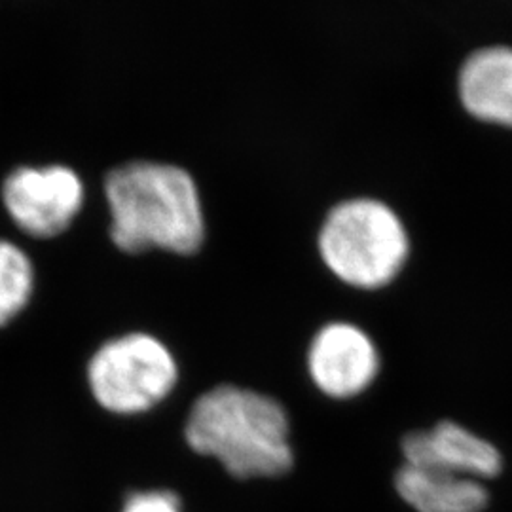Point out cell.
I'll return each mask as SVG.
<instances>
[{
  "label": "cell",
  "instance_id": "cell-1",
  "mask_svg": "<svg viewBox=\"0 0 512 512\" xmlns=\"http://www.w3.org/2000/svg\"><path fill=\"white\" fill-rule=\"evenodd\" d=\"M183 439L192 454L236 482L279 480L296 465L289 408L247 385H215L198 395Z\"/></svg>",
  "mask_w": 512,
  "mask_h": 512
},
{
  "label": "cell",
  "instance_id": "cell-2",
  "mask_svg": "<svg viewBox=\"0 0 512 512\" xmlns=\"http://www.w3.org/2000/svg\"><path fill=\"white\" fill-rule=\"evenodd\" d=\"M109 239L126 256L192 258L202 253L207 219L200 186L181 165L133 160L103 177Z\"/></svg>",
  "mask_w": 512,
  "mask_h": 512
},
{
  "label": "cell",
  "instance_id": "cell-3",
  "mask_svg": "<svg viewBox=\"0 0 512 512\" xmlns=\"http://www.w3.org/2000/svg\"><path fill=\"white\" fill-rule=\"evenodd\" d=\"M403 222L382 202L351 198L334 203L315 234L325 272L355 291H378L403 270L408 258Z\"/></svg>",
  "mask_w": 512,
  "mask_h": 512
},
{
  "label": "cell",
  "instance_id": "cell-4",
  "mask_svg": "<svg viewBox=\"0 0 512 512\" xmlns=\"http://www.w3.org/2000/svg\"><path fill=\"white\" fill-rule=\"evenodd\" d=\"M181 380L175 351L147 330H129L105 340L86 365L93 403L120 420L154 414L173 399Z\"/></svg>",
  "mask_w": 512,
  "mask_h": 512
},
{
  "label": "cell",
  "instance_id": "cell-5",
  "mask_svg": "<svg viewBox=\"0 0 512 512\" xmlns=\"http://www.w3.org/2000/svg\"><path fill=\"white\" fill-rule=\"evenodd\" d=\"M88 188L78 171L63 164L19 165L0 186V202L18 238H63L86 207Z\"/></svg>",
  "mask_w": 512,
  "mask_h": 512
},
{
  "label": "cell",
  "instance_id": "cell-6",
  "mask_svg": "<svg viewBox=\"0 0 512 512\" xmlns=\"http://www.w3.org/2000/svg\"><path fill=\"white\" fill-rule=\"evenodd\" d=\"M380 351L363 327L330 319L311 334L304 370L311 389L332 403L361 397L380 374Z\"/></svg>",
  "mask_w": 512,
  "mask_h": 512
},
{
  "label": "cell",
  "instance_id": "cell-7",
  "mask_svg": "<svg viewBox=\"0 0 512 512\" xmlns=\"http://www.w3.org/2000/svg\"><path fill=\"white\" fill-rule=\"evenodd\" d=\"M401 450L404 465L480 482L499 475L503 467V458L490 440L478 437L454 421H442L431 431L406 435Z\"/></svg>",
  "mask_w": 512,
  "mask_h": 512
},
{
  "label": "cell",
  "instance_id": "cell-8",
  "mask_svg": "<svg viewBox=\"0 0 512 512\" xmlns=\"http://www.w3.org/2000/svg\"><path fill=\"white\" fill-rule=\"evenodd\" d=\"M459 95L476 118L512 128V50L488 48L467 59Z\"/></svg>",
  "mask_w": 512,
  "mask_h": 512
},
{
  "label": "cell",
  "instance_id": "cell-9",
  "mask_svg": "<svg viewBox=\"0 0 512 512\" xmlns=\"http://www.w3.org/2000/svg\"><path fill=\"white\" fill-rule=\"evenodd\" d=\"M395 490L416 512H482L490 501L480 480L410 465L397 471Z\"/></svg>",
  "mask_w": 512,
  "mask_h": 512
},
{
  "label": "cell",
  "instance_id": "cell-10",
  "mask_svg": "<svg viewBox=\"0 0 512 512\" xmlns=\"http://www.w3.org/2000/svg\"><path fill=\"white\" fill-rule=\"evenodd\" d=\"M37 294L33 256L10 238H0V330L12 327L31 308Z\"/></svg>",
  "mask_w": 512,
  "mask_h": 512
},
{
  "label": "cell",
  "instance_id": "cell-11",
  "mask_svg": "<svg viewBox=\"0 0 512 512\" xmlns=\"http://www.w3.org/2000/svg\"><path fill=\"white\" fill-rule=\"evenodd\" d=\"M120 512H186L181 495L171 488L135 490L124 499Z\"/></svg>",
  "mask_w": 512,
  "mask_h": 512
},
{
  "label": "cell",
  "instance_id": "cell-12",
  "mask_svg": "<svg viewBox=\"0 0 512 512\" xmlns=\"http://www.w3.org/2000/svg\"><path fill=\"white\" fill-rule=\"evenodd\" d=\"M165 408H169L171 412H175V414H179L183 420H186V414H188V410H190V406H186V404L181 403V401H175V399H171L169 403L164 404ZM162 406V408H164ZM184 427V425H183ZM190 450L184 454L183 459L179 461V465H177V469H175V473H173V478H171V482H169V488H173V484H175V480H177V476L181 473V469H183L184 463H186V459L190 458Z\"/></svg>",
  "mask_w": 512,
  "mask_h": 512
}]
</instances>
